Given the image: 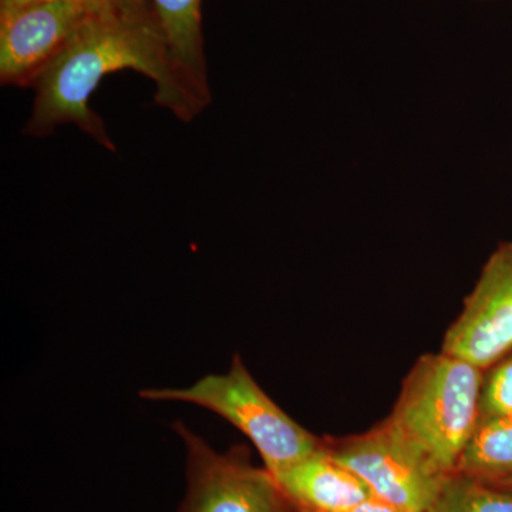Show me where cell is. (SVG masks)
<instances>
[{
	"label": "cell",
	"mask_w": 512,
	"mask_h": 512,
	"mask_svg": "<svg viewBox=\"0 0 512 512\" xmlns=\"http://www.w3.org/2000/svg\"><path fill=\"white\" fill-rule=\"evenodd\" d=\"M178 72L195 99L210 106L207 60L202 36V0H148Z\"/></svg>",
	"instance_id": "cell-9"
},
{
	"label": "cell",
	"mask_w": 512,
	"mask_h": 512,
	"mask_svg": "<svg viewBox=\"0 0 512 512\" xmlns=\"http://www.w3.org/2000/svg\"><path fill=\"white\" fill-rule=\"evenodd\" d=\"M484 370L440 350L426 353L404 377L390 419L447 476L480 419Z\"/></svg>",
	"instance_id": "cell-2"
},
{
	"label": "cell",
	"mask_w": 512,
	"mask_h": 512,
	"mask_svg": "<svg viewBox=\"0 0 512 512\" xmlns=\"http://www.w3.org/2000/svg\"><path fill=\"white\" fill-rule=\"evenodd\" d=\"M512 419V353L485 370L480 419Z\"/></svg>",
	"instance_id": "cell-12"
},
{
	"label": "cell",
	"mask_w": 512,
	"mask_h": 512,
	"mask_svg": "<svg viewBox=\"0 0 512 512\" xmlns=\"http://www.w3.org/2000/svg\"><path fill=\"white\" fill-rule=\"evenodd\" d=\"M491 485H493V487L501 488V490L511 491L512 493V477L507 478V480L500 481V483H495Z\"/></svg>",
	"instance_id": "cell-16"
},
{
	"label": "cell",
	"mask_w": 512,
	"mask_h": 512,
	"mask_svg": "<svg viewBox=\"0 0 512 512\" xmlns=\"http://www.w3.org/2000/svg\"><path fill=\"white\" fill-rule=\"evenodd\" d=\"M89 2L97 9H131L136 8V6L144 5L148 0H89Z\"/></svg>",
	"instance_id": "cell-14"
},
{
	"label": "cell",
	"mask_w": 512,
	"mask_h": 512,
	"mask_svg": "<svg viewBox=\"0 0 512 512\" xmlns=\"http://www.w3.org/2000/svg\"><path fill=\"white\" fill-rule=\"evenodd\" d=\"M140 394L146 400L190 403L218 414L248 437L274 477L323 444L262 390L238 355L225 375L202 377L190 387L144 389Z\"/></svg>",
	"instance_id": "cell-3"
},
{
	"label": "cell",
	"mask_w": 512,
	"mask_h": 512,
	"mask_svg": "<svg viewBox=\"0 0 512 512\" xmlns=\"http://www.w3.org/2000/svg\"><path fill=\"white\" fill-rule=\"evenodd\" d=\"M454 474L490 485L512 477V419L478 420Z\"/></svg>",
	"instance_id": "cell-10"
},
{
	"label": "cell",
	"mask_w": 512,
	"mask_h": 512,
	"mask_svg": "<svg viewBox=\"0 0 512 512\" xmlns=\"http://www.w3.org/2000/svg\"><path fill=\"white\" fill-rule=\"evenodd\" d=\"M323 443L372 497L406 512L429 511L450 477L389 416L365 433L325 437Z\"/></svg>",
	"instance_id": "cell-4"
},
{
	"label": "cell",
	"mask_w": 512,
	"mask_h": 512,
	"mask_svg": "<svg viewBox=\"0 0 512 512\" xmlns=\"http://www.w3.org/2000/svg\"><path fill=\"white\" fill-rule=\"evenodd\" d=\"M96 9L89 0H60L0 13V82L35 86Z\"/></svg>",
	"instance_id": "cell-7"
},
{
	"label": "cell",
	"mask_w": 512,
	"mask_h": 512,
	"mask_svg": "<svg viewBox=\"0 0 512 512\" xmlns=\"http://www.w3.org/2000/svg\"><path fill=\"white\" fill-rule=\"evenodd\" d=\"M185 447L187 491L178 512H293L274 476L256 467L247 446L218 453L183 421L174 424Z\"/></svg>",
	"instance_id": "cell-5"
},
{
	"label": "cell",
	"mask_w": 512,
	"mask_h": 512,
	"mask_svg": "<svg viewBox=\"0 0 512 512\" xmlns=\"http://www.w3.org/2000/svg\"><path fill=\"white\" fill-rule=\"evenodd\" d=\"M49 2H60V0H0V13Z\"/></svg>",
	"instance_id": "cell-15"
},
{
	"label": "cell",
	"mask_w": 512,
	"mask_h": 512,
	"mask_svg": "<svg viewBox=\"0 0 512 512\" xmlns=\"http://www.w3.org/2000/svg\"><path fill=\"white\" fill-rule=\"evenodd\" d=\"M427 512H512L511 491L451 474Z\"/></svg>",
	"instance_id": "cell-11"
},
{
	"label": "cell",
	"mask_w": 512,
	"mask_h": 512,
	"mask_svg": "<svg viewBox=\"0 0 512 512\" xmlns=\"http://www.w3.org/2000/svg\"><path fill=\"white\" fill-rule=\"evenodd\" d=\"M134 70L156 83V103L190 123L204 106L195 99L171 57L150 3L131 9H96L66 49L32 87L36 92L25 133L46 137L74 124L100 146L116 151L90 97L104 77Z\"/></svg>",
	"instance_id": "cell-1"
},
{
	"label": "cell",
	"mask_w": 512,
	"mask_h": 512,
	"mask_svg": "<svg viewBox=\"0 0 512 512\" xmlns=\"http://www.w3.org/2000/svg\"><path fill=\"white\" fill-rule=\"evenodd\" d=\"M350 512H406L402 508L394 507L392 504L384 503L382 500L372 497L366 500L365 503L357 505L355 510Z\"/></svg>",
	"instance_id": "cell-13"
},
{
	"label": "cell",
	"mask_w": 512,
	"mask_h": 512,
	"mask_svg": "<svg viewBox=\"0 0 512 512\" xmlns=\"http://www.w3.org/2000/svg\"><path fill=\"white\" fill-rule=\"evenodd\" d=\"M440 350L484 372L512 353V242L487 259Z\"/></svg>",
	"instance_id": "cell-6"
},
{
	"label": "cell",
	"mask_w": 512,
	"mask_h": 512,
	"mask_svg": "<svg viewBox=\"0 0 512 512\" xmlns=\"http://www.w3.org/2000/svg\"><path fill=\"white\" fill-rule=\"evenodd\" d=\"M274 478L293 512H350L372 498L366 484L330 456L325 443Z\"/></svg>",
	"instance_id": "cell-8"
}]
</instances>
